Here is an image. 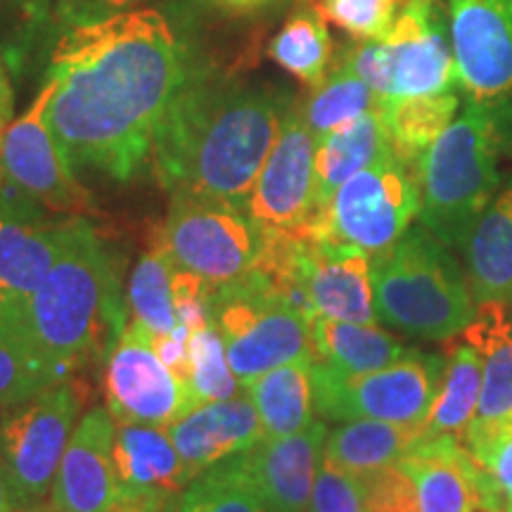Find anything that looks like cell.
Listing matches in <instances>:
<instances>
[{"label": "cell", "mask_w": 512, "mask_h": 512, "mask_svg": "<svg viewBox=\"0 0 512 512\" xmlns=\"http://www.w3.org/2000/svg\"><path fill=\"white\" fill-rule=\"evenodd\" d=\"M185 79L183 48L162 12L74 24L50 64L48 126L72 169L128 181L152 155L159 121Z\"/></svg>", "instance_id": "6da1fadb"}, {"label": "cell", "mask_w": 512, "mask_h": 512, "mask_svg": "<svg viewBox=\"0 0 512 512\" xmlns=\"http://www.w3.org/2000/svg\"><path fill=\"white\" fill-rule=\"evenodd\" d=\"M283 119L285 100L278 93L188 76L152 143L159 183L171 195L202 197L247 214Z\"/></svg>", "instance_id": "7a4b0ae2"}, {"label": "cell", "mask_w": 512, "mask_h": 512, "mask_svg": "<svg viewBox=\"0 0 512 512\" xmlns=\"http://www.w3.org/2000/svg\"><path fill=\"white\" fill-rule=\"evenodd\" d=\"M24 313L31 342L57 375L98 347L107 328H124L117 273L83 216L67 221L62 252Z\"/></svg>", "instance_id": "3957f363"}, {"label": "cell", "mask_w": 512, "mask_h": 512, "mask_svg": "<svg viewBox=\"0 0 512 512\" xmlns=\"http://www.w3.org/2000/svg\"><path fill=\"white\" fill-rule=\"evenodd\" d=\"M501 107L467 98L463 112L420 157V223L458 252L503 185L508 131Z\"/></svg>", "instance_id": "277c9868"}, {"label": "cell", "mask_w": 512, "mask_h": 512, "mask_svg": "<svg viewBox=\"0 0 512 512\" xmlns=\"http://www.w3.org/2000/svg\"><path fill=\"white\" fill-rule=\"evenodd\" d=\"M377 320L427 342H446L465 332L477 313L467 271L451 247L425 226L408 228L392 249L373 256Z\"/></svg>", "instance_id": "5b68a950"}, {"label": "cell", "mask_w": 512, "mask_h": 512, "mask_svg": "<svg viewBox=\"0 0 512 512\" xmlns=\"http://www.w3.org/2000/svg\"><path fill=\"white\" fill-rule=\"evenodd\" d=\"M342 62L382 100L448 93L458 83L439 0H406L392 27L356 43Z\"/></svg>", "instance_id": "8992f818"}, {"label": "cell", "mask_w": 512, "mask_h": 512, "mask_svg": "<svg viewBox=\"0 0 512 512\" xmlns=\"http://www.w3.org/2000/svg\"><path fill=\"white\" fill-rule=\"evenodd\" d=\"M446 356L408 349L392 366L373 373H339L311 363L313 401L325 420H384L425 425L437 399Z\"/></svg>", "instance_id": "52a82bcc"}, {"label": "cell", "mask_w": 512, "mask_h": 512, "mask_svg": "<svg viewBox=\"0 0 512 512\" xmlns=\"http://www.w3.org/2000/svg\"><path fill=\"white\" fill-rule=\"evenodd\" d=\"M211 323L242 387L285 363L313 361L309 318L245 278L211 294Z\"/></svg>", "instance_id": "ba28073f"}, {"label": "cell", "mask_w": 512, "mask_h": 512, "mask_svg": "<svg viewBox=\"0 0 512 512\" xmlns=\"http://www.w3.org/2000/svg\"><path fill=\"white\" fill-rule=\"evenodd\" d=\"M418 214V166L401 162L392 152L339 185L313 223L332 240L361 249L373 259L392 249Z\"/></svg>", "instance_id": "9c48e42d"}, {"label": "cell", "mask_w": 512, "mask_h": 512, "mask_svg": "<svg viewBox=\"0 0 512 512\" xmlns=\"http://www.w3.org/2000/svg\"><path fill=\"white\" fill-rule=\"evenodd\" d=\"M81 401L74 382L57 380L31 399L5 408L0 420V467L22 510L34 508L53 491Z\"/></svg>", "instance_id": "30bf717a"}, {"label": "cell", "mask_w": 512, "mask_h": 512, "mask_svg": "<svg viewBox=\"0 0 512 512\" xmlns=\"http://www.w3.org/2000/svg\"><path fill=\"white\" fill-rule=\"evenodd\" d=\"M155 245L176 268L197 275L216 292L247 278L259 254L261 230L226 204L174 195Z\"/></svg>", "instance_id": "8fae6325"}, {"label": "cell", "mask_w": 512, "mask_h": 512, "mask_svg": "<svg viewBox=\"0 0 512 512\" xmlns=\"http://www.w3.org/2000/svg\"><path fill=\"white\" fill-rule=\"evenodd\" d=\"M105 399L117 422L164 430L192 411L185 384L157 354L155 332L136 318L121 328L107 356Z\"/></svg>", "instance_id": "7c38bea8"}, {"label": "cell", "mask_w": 512, "mask_h": 512, "mask_svg": "<svg viewBox=\"0 0 512 512\" xmlns=\"http://www.w3.org/2000/svg\"><path fill=\"white\" fill-rule=\"evenodd\" d=\"M114 437H117V420L107 408H91L83 415L69 439L50 491L53 512H140L171 508L174 501L124 489L114 467Z\"/></svg>", "instance_id": "4fadbf2b"}, {"label": "cell", "mask_w": 512, "mask_h": 512, "mask_svg": "<svg viewBox=\"0 0 512 512\" xmlns=\"http://www.w3.org/2000/svg\"><path fill=\"white\" fill-rule=\"evenodd\" d=\"M458 83L467 98H512V0H446Z\"/></svg>", "instance_id": "5bb4252c"}, {"label": "cell", "mask_w": 512, "mask_h": 512, "mask_svg": "<svg viewBox=\"0 0 512 512\" xmlns=\"http://www.w3.org/2000/svg\"><path fill=\"white\" fill-rule=\"evenodd\" d=\"M53 83L46 81L34 105L10 121L0 138V169L46 209L81 216L93 207L91 195L76 181L72 164L50 131L46 107Z\"/></svg>", "instance_id": "9a60e30c"}, {"label": "cell", "mask_w": 512, "mask_h": 512, "mask_svg": "<svg viewBox=\"0 0 512 512\" xmlns=\"http://www.w3.org/2000/svg\"><path fill=\"white\" fill-rule=\"evenodd\" d=\"M316 145L299 105L285 112L278 140L256 178L249 219L259 230H292L318 214Z\"/></svg>", "instance_id": "2e32d148"}, {"label": "cell", "mask_w": 512, "mask_h": 512, "mask_svg": "<svg viewBox=\"0 0 512 512\" xmlns=\"http://www.w3.org/2000/svg\"><path fill=\"white\" fill-rule=\"evenodd\" d=\"M420 496V512H501L505 498L465 441L427 434L401 460Z\"/></svg>", "instance_id": "e0dca14e"}, {"label": "cell", "mask_w": 512, "mask_h": 512, "mask_svg": "<svg viewBox=\"0 0 512 512\" xmlns=\"http://www.w3.org/2000/svg\"><path fill=\"white\" fill-rule=\"evenodd\" d=\"M328 425L316 420L292 437H264L235 456L266 512H306L323 463Z\"/></svg>", "instance_id": "ac0fdd59"}, {"label": "cell", "mask_w": 512, "mask_h": 512, "mask_svg": "<svg viewBox=\"0 0 512 512\" xmlns=\"http://www.w3.org/2000/svg\"><path fill=\"white\" fill-rule=\"evenodd\" d=\"M166 432L195 479L221 460L238 456L264 439L259 413L249 396L242 394L204 403L166 427Z\"/></svg>", "instance_id": "d6986e66"}, {"label": "cell", "mask_w": 512, "mask_h": 512, "mask_svg": "<svg viewBox=\"0 0 512 512\" xmlns=\"http://www.w3.org/2000/svg\"><path fill=\"white\" fill-rule=\"evenodd\" d=\"M112 456L119 482L133 494L176 501L195 479L164 427L117 422Z\"/></svg>", "instance_id": "ffe728a7"}, {"label": "cell", "mask_w": 512, "mask_h": 512, "mask_svg": "<svg viewBox=\"0 0 512 512\" xmlns=\"http://www.w3.org/2000/svg\"><path fill=\"white\" fill-rule=\"evenodd\" d=\"M460 252L477 304L512 299V174L479 216Z\"/></svg>", "instance_id": "44dd1931"}, {"label": "cell", "mask_w": 512, "mask_h": 512, "mask_svg": "<svg viewBox=\"0 0 512 512\" xmlns=\"http://www.w3.org/2000/svg\"><path fill=\"white\" fill-rule=\"evenodd\" d=\"M64 223H19L0 216V306H22L55 266Z\"/></svg>", "instance_id": "7402d4cb"}, {"label": "cell", "mask_w": 512, "mask_h": 512, "mask_svg": "<svg viewBox=\"0 0 512 512\" xmlns=\"http://www.w3.org/2000/svg\"><path fill=\"white\" fill-rule=\"evenodd\" d=\"M482 358V401L472 425L512 422V318L505 302H479L463 335Z\"/></svg>", "instance_id": "603a6c76"}, {"label": "cell", "mask_w": 512, "mask_h": 512, "mask_svg": "<svg viewBox=\"0 0 512 512\" xmlns=\"http://www.w3.org/2000/svg\"><path fill=\"white\" fill-rule=\"evenodd\" d=\"M392 155L387 126L380 107L361 119L337 128L316 145V202L318 211L328 207L332 195L358 171Z\"/></svg>", "instance_id": "cb8c5ba5"}, {"label": "cell", "mask_w": 512, "mask_h": 512, "mask_svg": "<svg viewBox=\"0 0 512 512\" xmlns=\"http://www.w3.org/2000/svg\"><path fill=\"white\" fill-rule=\"evenodd\" d=\"M427 425H401L384 420H347L328 430L323 458L354 475L401 463L422 439Z\"/></svg>", "instance_id": "d4e9b609"}, {"label": "cell", "mask_w": 512, "mask_h": 512, "mask_svg": "<svg viewBox=\"0 0 512 512\" xmlns=\"http://www.w3.org/2000/svg\"><path fill=\"white\" fill-rule=\"evenodd\" d=\"M309 325L313 361L325 363L339 373H373L408 354L406 344L377 328V323H349L316 316Z\"/></svg>", "instance_id": "484cf974"}, {"label": "cell", "mask_w": 512, "mask_h": 512, "mask_svg": "<svg viewBox=\"0 0 512 512\" xmlns=\"http://www.w3.org/2000/svg\"><path fill=\"white\" fill-rule=\"evenodd\" d=\"M311 363V358L285 363L259 375L245 387L249 401L259 413L264 437H292L316 422Z\"/></svg>", "instance_id": "4316f807"}, {"label": "cell", "mask_w": 512, "mask_h": 512, "mask_svg": "<svg viewBox=\"0 0 512 512\" xmlns=\"http://www.w3.org/2000/svg\"><path fill=\"white\" fill-rule=\"evenodd\" d=\"M479 401H482V358L472 344L456 337V342L446 351L437 399L425 422L427 430L430 434H444L463 441L477 418Z\"/></svg>", "instance_id": "83f0119b"}, {"label": "cell", "mask_w": 512, "mask_h": 512, "mask_svg": "<svg viewBox=\"0 0 512 512\" xmlns=\"http://www.w3.org/2000/svg\"><path fill=\"white\" fill-rule=\"evenodd\" d=\"M458 105L456 91L380 100V112L394 155L401 162L418 166L427 147L456 119Z\"/></svg>", "instance_id": "f1b7e54d"}, {"label": "cell", "mask_w": 512, "mask_h": 512, "mask_svg": "<svg viewBox=\"0 0 512 512\" xmlns=\"http://www.w3.org/2000/svg\"><path fill=\"white\" fill-rule=\"evenodd\" d=\"M380 100V95L361 76L339 62L316 88H311V95L299 105V112L316 140H320L337 128L361 119L363 114L377 110Z\"/></svg>", "instance_id": "f546056e"}, {"label": "cell", "mask_w": 512, "mask_h": 512, "mask_svg": "<svg viewBox=\"0 0 512 512\" xmlns=\"http://www.w3.org/2000/svg\"><path fill=\"white\" fill-rule=\"evenodd\" d=\"M325 22L328 19L316 8L294 12L268 48V53L285 72L297 76L311 88H316L328 76L332 60V41Z\"/></svg>", "instance_id": "4dcf8cb0"}, {"label": "cell", "mask_w": 512, "mask_h": 512, "mask_svg": "<svg viewBox=\"0 0 512 512\" xmlns=\"http://www.w3.org/2000/svg\"><path fill=\"white\" fill-rule=\"evenodd\" d=\"M183 384L188 389L192 411L204 406V403L233 399L245 389L230 370L226 344H223L219 330L211 320L200 325V328L190 330Z\"/></svg>", "instance_id": "1f68e13d"}, {"label": "cell", "mask_w": 512, "mask_h": 512, "mask_svg": "<svg viewBox=\"0 0 512 512\" xmlns=\"http://www.w3.org/2000/svg\"><path fill=\"white\" fill-rule=\"evenodd\" d=\"M174 268L164 249L155 245L133 268L128 283V309L133 318L155 335H174L181 330L174 304V285H171Z\"/></svg>", "instance_id": "d6a6232c"}, {"label": "cell", "mask_w": 512, "mask_h": 512, "mask_svg": "<svg viewBox=\"0 0 512 512\" xmlns=\"http://www.w3.org/2000/svg\"><path fill=\"white\" fill-rule=\"evenodd\" d=\"M178 512H266L238 460L230 456L192 479L178 498Z\"/></svg>", "instance_id": "836d02e7"}, {"label": "cell", "mask_w": 512, "mask_h": 512, "mask_svg": "<svg viewBox=\"0 0 512 512\" xmlns=\"http://www.w3.org/2000/svg\"><path fill=\"white\" fill-rule=\"evenodd\" d=\"M60 380L31 339L0 342V408L17 406Z\"/></svg>", "instance_id": "e575fe53"}, {"label": "cell", "mask_w": 512, "mask_h": 512, "mask_svg": "<svg viewBox=\"0 0 512 512\" xmlns=\"http://www.w3.org/2000/svg\"><path fill=\"white\" fill-rule=\"evenodd\" d=\"M403 3L406 0H316L313 8L349 36L368 41L392 27Z\"/></svg>", "instance_id": "d590c367"}, {"label": "cell", "mask_w": 512, "mask_h": 512, "mask_svg": "<svg viewBox=\"0 0 512 512\" xmlns=\"http://www.w3.org/2000/svg\"><path fill=\"white\" fill-rule=\"evenodd\" d=\"M463 441L512 503V422L470 425Z\"/></svg>", "instance_id": "8d00e7d4"}, {"label": "cell", "mask_w": 512, "mask_h": 512, "mask_svg": "<svg viewBox=\"0 0 512 512\" xmlns=\"http://www.w3.org/2000/svg\"><path fill=\"white\" fill-rule=\"evenodd\" d=\"M306 512H368L361 475L323 458Z\"/></svg>", "instance_id": "74e56055"}, {"label": "cell", "mask_w": 512, "mask_h": 512, "mask_svg": "<svg viewBox=\"0 0 512 512\" xmlns=\"http://www.w3.org/2000/svg\"><path fill=\"white\" fill-rule=\"evenodd\" d=\"M368 512H420L418 486L401 463L361 475Z\"/></svg>", "instance_id": "f35d334b"}, {"label": "cell", "mask_w": 512, "mask_h": 512, "mask_svg": "<svg viewBox=\"0 0 512 512\" xmlns=\"http://www.w3.org/2000/svg\"><path fill=\"white\" fill-rule=\"evenodd\" d=\"M43 204L0 169V216L19 223H48Z\"/></svg>", "instance_id": "ab89813d"}, {"label": "cell", "mask_w": 512, "mask_h": 512, "mask_svg": "<svg viewBox=\"0 0 512 512\" xmlns=\"http://www.w3.org/2000/svg\"><path fill=\"white\" fill-rule=\"evenodd\" d=\"M24 306L27 304L0 306V342H5V339H31Z\"/></svg>", "instance_id": "60d3db41"}, {"label": "cell", "mask_w": 512, "mask_h": 512, "mask_svg": "<svg viewBox=\"0 0 512 512\" xmlns=\"http://www.w3.org/2000/svg\"><path fill=\"white\" fill-rule=\"evenodd\" d=\"M72 3H74V8L81 12V15H86L88 12L86 22H91L93 15H98V19L110 17V12L128 8V5H136V3H140V0H72Z\"/></svg>", "instance_id": "b9f144b4"}, {"label": "cell", "mask_w": 512, "mask_h": 512, "mask_svg": "<svg viewBox=\"0 0 512 512\" xmlns=\"http://www.w3.org/2000/svg\"><path fill=\"white\" fill-rule=\"evenodd\" d=\"M12 119V86L10 76L5 72V64L0 60V138H3V131L10 126Z\"/></svg>", "instance_id": "7bdbcfd3"}, {"label": "cell", "mask_w": 512, "mask_h": 512, "mask_svg": "<svg viewBox=\"0 0 512 512\" xmlns=\"http://www.w3.org/2000/svg\"><path fill=\"white\" fill-rule=\"evenodd\" d=\"M0 512H24L15 491H12L8 477H5L3 467H0Z\"/></svg>", "instance_id": "ee69618b"}, {"label": "cell", "mask_w": 512, "mask_h": 512, "mask_svg": "<svg viewBox=\"0 0 512 512\" xmlns=\"http://www.w3.org/2000/svg\"><path fill=\"white\" fill-rule=\"evenodd\" d=\"M223 3L235 5V8H249V5H259V3H264V0H223Z\"/></svg>", "instance_id": "f6af8a7d"}, {"label": "cell", "mask_w": 512, "mask_h": 512, "mask_svg": "<svg viewBox=\"0 0 512 512\" xmlns=\"http://www.w3.org/2000/svg\"><path fill=\"white\" fill-rule=\"evenodd\" d=\"M140 512H169V508H152V510H140Z\"/></svg>", "instance_id": "bcb514c9"}, {"label": "cell", "mask_w": 512, "mask_h": 512, "mask_svg": "<svg viewBox=\"0 0 512 512\" xmlns=\"http://www.w3.org/2000/svg\"><path fill=\"white\" fill-rule=\"evenodd\" d=\"M501 512H512V503H508V505H505V508H503Z\"/></svg>", "instance_id": "7dc6e473"}, {"label": "cell", "mask_w": 512, "mask_h": 512, "mask_svg": "<svg viewBox=\"0 0 512 512\" xmlns=\"http://www.w3.org/2000/svg\"><path fill=\"white\" fill-rule=\"evenodd\" d=\"M505 304H508V311H510V318H512V299H508V302H505Z\"/></svg>", "instance_id": "c3c4849f"}, {"label": "cell", "mask_w": 512, "mask_h": 512, "mask_svg": "<svg viewBox=\"0 0 512 512\" xmlns=\"http://www.w3.org/2000/svg\"><path fill=\"white\" fill-rule=\"evenodd\" d=\"M3 413H5V408H0V420H3Z\"/></svg>", "instance_id": "681fc988"}]
</instances>
